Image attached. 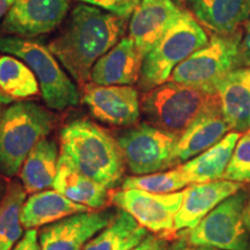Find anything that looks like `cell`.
<instances>
[{"instance_id": "39", "label": "cell", "mask_w": 250, "mask_h": 250, "mask_svg": "<svg viewBox=\"0 0 250 250\" xmlns=\"http://www.w3.org/2000/svg\"><path fill=\"white\" fill-rule=\"evenodd\" d=\"M1 112H2V110H1V103H0V115H1Z\"/></svg>"}, {"instance_id": "9", "label": "cell", "mask_w": 250, "mask_h": 250, "mask_svg": "<svg viewBox=\"0 0 250 250\" xmlns=\"http://www.w3.org/2000/svg\"><path fill=\"white\" fill-rule=\"evenodd\" d=\"M177 134L167 132L144 122L133 125L117 137L125 165L136 176L173 168Z\"/></svg>"}, {"instance_id": "8", "label": "cell", "mask_w": 250, "mask_h": 250, "mask_svg": "<svg viewBox=\"0 0 250 250\" xmlns=\"http://www.w3.org/2000/svg\"><path fill=\"white\" fill-rule=\"evenodd\" d=\"M249 189L242 188L190 230L188 242L192 247L220 250H250V235L243 223V208Z\"/></svg>"}, {"instance_id": "28", "label": "cell", "mask_w": 250, "mask_h": 250, "mask_svg": "<svg viewBox=\"0 0 250 250\" xmlns=\"http://www.w3.org/2000/svg\"><path fill=\"white\" fill-rule=\"evenodd\" d=\"M233 182L250 183V130L241 134L223 176Z\"/></svg>"}, {"instance_id": "6", "label": "cell", "mask_w": 250, "mask_h": 250, "mask_svg": "<svg viewBox=\"0 0 250 250\" xmlns=\"http://www.w3.org/2000/svg\"><path fill=\"white\" fill-rule=\"evenodd\" d=\"M0 52L21 59L39 81L43 101L51 110H65L80 102L78 87L58 64L49 48L33 39L0 36Z\"/></svg>"}, {"instance_id": "4", "label": "cell", "mask_w": 250, "mask_h": 250, "mask_svg": "<svg viewBox=\"0 0 250 250\" xmlns=\"http://www.w3.org/2000/svg\"><path fill=\"white\" fill-rule=\"evenodd\" d=\"M140 107L147 123L181 136L199 115L220 103L214 90L167 81L143 93Z\"/></svg>"}, {"instance_id": "23", "label": "cell", "mask_w": 250, "mask_h": 250, "mask_svg": "<svg viewBox=\"0 0 250 250\" xmlns=\"http://www.w3.org/2000/svg\"><path fill=\"white\" fill-rule=\"evenodd\" d=\"M58 158V146L55 140L44 138L36 144L19 171L27 193L33 195L54 186Z\"/></svg>"}, {"instance_id": "37", "label": "cell", "mask_w": 250, "mask_h": 250, "mask_svg": "<svg viewBox=\"0 0 250 250\" xmlns=\"http://www.w3.org/2000/svg\"><path fill=\"white\" fill-rule=\"evenodd\" d=\"M191 250H220V249H214V248H206V247H195V248H191Z\"/></svg>"}, {"instance_id": "13", "label": "cell", "mask_w": 250, "mask_h": 250, "mask_svg": "<svg viewBox=\"0 0 250 250\" xmlns=\"http://www.w3.org/2000/svg\"><path fill=\"white\" fill-rule=\"evenodd\" d=\"M83 103L96 120L114 126H133L142 115L139 93L132 86L88 83L83 87Z\"/></svg>"}, {"instance_id": "17", "label": "cell", "mask_w": 250, "mask_h": 250, "mask_svg": "<svg viewBox=\"0 0 250 250\" xmlns=\"http://www.w3.org/2000/svg\"><path fill=\"white\" fill-rule=\"evenodd\" d=\"M230 131L220 108L210 109L199 115L179 137L173 154V166L183 165L211 148Z\"/></svg>"}, {"instance_id": "38", "label": "cell", "mask_w": 250, "mask_h": 250, "mask_svg": "<svg viewBox=\"0 0 250 250\" xmlns=\"http://www.w3.org/2000/svg\"><path fill=\"white\" fill-rule=\"evenodd\" d=\"M175 250H191V248H179V249H175Z\"/></svg>"}, {"instance_id": "22", "label": "cell", "mask_w": 250, "mask_h": 250, "mask_svg": "<svg viewBox=\"0 0 250 250\" xmlns=\"http://www.w3.org/2000/svg\"><path fill=\"white\" fill-rule=\"evenodd\" d=\"M240 137L241 133L236 131L228 132L220 142L191 160L184 162L180 168L191 184L221 180Z\"/></svg>"}, {"instance_id": "36", "label": "cell", "mask_w": 250, "mask_h": 250, "mask_svg": "<svg viewBox=\"0 0 250 250\" xmlns=\"http://www.w3.org/2000/svg\"><path fill=\"white\" fill-rule=\"evenodd\" d=\"M12 102H13V99L8 98V96L5 95V94L1 92V89H0V103H1V104H9V103Z\"/></svg>"}, {"instance_id": "2", "label": "cell", "mask_w": 250, "mask_h": 250, "mask_svg": "<svg viewBox=\"0 0 250 250\" xmlns=\"http://www.w3.org/2000/svg\"><path fill=\"white\" fill-rule=\"evenodd\" d=\"M61 153L87 177L107 189L123 180L125 161L117 140L94 122L76 120L61 131Z\"/></svg>"}, {"instance_id": "11", "label": "cell", "mask_w": 250, "mask_h": 250, "mask_svg": "<svg viewBox=\"0 0 250 250\" xmlns=\"http://www.w3.org/2000/svg\"><path fill=\"white\" fill-rule=\"evenodd\" d=\"M118 210H92L44 226L39 232L40 250H83L86 243L115 220Z\"/></svg>"}, {"instance_id": "16", "label": "cell", "mask_w": 250, "mask_h": 250, "mask_svg": "<svg viewBox=\"0 0 250 250\" xmlns=\"http://www.w3.org/2000/svg\"><path fill=\"white\" fill-rule=\"evenodd\" d=\"M144 57L131 37H123L95 62L90 81L100 86H131L138 83Z\"/></svg>"}, {"instance_id": "14", "label": "cell", "mask_w": 250, "mask_h": 250, "mask_svg": "<svg viewBox=\"0 0 250 250\" xmlns=\"http://www.w3.org/2000/svg\"><path fill=\"white\" fill-rule=\"evenodd\" d=\"M182 9L174 0H140L131 15L129 37L144 57L175 22Z\"/></svg>"}, {"instance_id": "30", "label": "cell", "mask_w": 250, "mask_h": 250, "mask_svg": "<svg viewBox=\"0 0 250 250\" xmlns=\"http://www.w3.org/2000/svg\"><path fill=\"white\" fill-rule=\"evenodd\" d=\"M241 28L242 37L239 45V67L250 66V18Z\"/></svg>"}, {"instance_id": "5", "label": "cell", "mask_w": 250, "mask_h": 250, "mask_svg": "<svg viewBox=\"0 0 250 250\" xmlns=\"http://www.w3.org/2000/svg\"><path fill=\"white\" fill-rule=\"evenodd\" d=\"M208 36L190 11H182L169 29L144 56L139 88L143 93L167 83L173 71L197 50L208 43Z\"/></svg>"}, {"instance_id": "3", "label": "cell", "mask_w": 250, "mask_h": 250, "mask_svg": "<svg viewBox=\"0 0 250 250\" xmlns=\"http://www.w3.org/2000/svg\"><path fill=\"white\" fill-rule=\"evenodd\" d=\"M56 116L33 101L11 104L0 115V176L14 177L40 140L54 129Z\"/></svg>"}, {"instance_id": "29", "label": "cell", "mask_w": 250, "mask_h": 250, "mask_svg": "<svg viewBox=\"0 0 250 250\" xmlns=\"http://www.w3.org/2000/svg\"><path fill=\"white\" fill-rule=\"evenodd\" d=\"M83 4L101 8L117 17L129 19L139 2L136 0H78Z\"/></svg>"}, {"instance_id": "18", "label": "cell", "mask_w": 250, "mask_h": 250, "mask_svg": "<svg viewBox=\"0 0 250 250\" xmlns=\"http://www.w3.org/2000/svg\"><path fill=\"white\" fill-rule=\"evenodd\" d=\"M220 110L230 130H250V66L236 67L214 87Z\"/></svg>"}, {"instance_id": "15", "label": "cell", "mask_w": 250, "mask_h": 250, "mask_svg": "<svg viewBox=\"0 0 250 250\" xmlns=\"http://www.w3.org/2000/svg\"><path fill=\"white\" fill-rule=\"evenodd\" d=\"M242 188V183L227 180L195 183L186 188L182 205L175 217L174 230L192 229L220 203Z\"/></svg>"}, {"instance_id": "35", "label": "cell", "mask_w": 250, "mask_h": 250, "mask_svg": "<svg viewBox=\"0 0 250 250\" xmlns=\"http://www.w3.org/2000/svg\"><path fill=\"white\" fill-rule=\"evenodd\" d=\"M7 187H8V183H6L4 177L0 176V201H1L2 197L5 196L6 191H7Z\"/></svg>"}, {"instance_id": "19", "label": "cell", "mask_w": 250, "mask_h": 250, "mask_svg": "<svg viewBox=\"0 0 250 250\" xmlns=\"http://www.w3.org/2000/svg\"><path fill=\"white\" fill-rule=\"evenodd\" d=\"M202 26L217 35H230L250 18V0H187Z\"/></svg>"}, {"instance_id": "33", "label": "cell", "mask_w": 250, "mask_h": 250, "mask_svg": "<svg viewBox=\"0 0 250 250\" xmlns=\"http://www.w3.org/2000/svg\"><path fill=\"white\" fill-rule=\"evenodd\" d=\"M242 218H243V223H245V226H246L247 230H248V233L250 235V190H249L248 199H247L245 208H243Z\"/></svg>"}, {"instance_id": "7", "label": "cell", "mask_w": 250, "mask_h": 250, "mask_svg": "<svg viewBox=\"0 0 250 250\" xmlns=\"http://www.w3.org/2000/svg\"><path fill=\"white\" fill-rule=\"evenodd\" d=\"M241 37L242 28L230 35L214 34L208 44L176 66L168 81L214 90L219 81L239 67Z\"/></svg>"}, {"instance_id": "10", "label": "cell", "mask_w": 250, "mask_h": 250, "mask_svg": "<svg viewBox=\"0 0 250 250\" xmlns=\"http://www.w3.org/2000/svg\"><path fill=\"white\" fill-rule=\"evenodd\" d=\"M183 196V190L152 193L139 189H121L111 193L110 202L147 230L168 234L175 232V217L182 205Z\"/></svg>"}, {"instance_id": "12", "label": "cell", "mask_w": 250, "mask_h": 250, "mask_svg": "<svg viewBox=\"0 0 250 250\" xmlns=\"http://www.w3.org/2000/svg\"><path fill=\"white\" fill-rule=\"evenodd\" d=\"M71 0H17L0 24L5 35L24 39L48 34L62 22Z\"/></svg>"}, {"instance_id": "21", "label": "cell", "mask_w": 250, "mask_h": 250, "mask_svg": "<svg viewBox=\"0 0 250 250\" xmlns=\"http://www.w3.org/2000/svg\"><path fill=\"white\" fill-rule=\"evenodd\" d=\"M92 211L85 205L78 204L57 190H43L33 193L26 199L21 213V221L26 229L48 226L77 213Z\"/></svg>"}, {"instance_id": "34", "label": "cell", "mask_w": 250, "mask_h": 250, "mask_svg": "<svg viewBox=\"0 0 250 250\" xmlns=\"http://www.w3.org/2000/svg\"><path fill=\"white\" fill-rule=\"evenodd\" d=\"M17 0H0V19L5 18Z\"/></svg>"}, {"instance_id": "20", "label": "cell", "mask_w": 250, "mask_h": 250, "mask_svg": "<svg viewBox=\"0 0 250 250\" xmlns=\"http://www.w3.org/2000/svg\"><path fill=\"white\" fill-rule=\"evenodd\" d=\"M52 188L71 201L85 205L90 210H102L110 201L107 188L80 173L62 153L59 154L57 175Z\"/></svg>"}, {"instance_id": "40", "label": "cell", "mask_w": 250, "mask_h": 250, "mask_svg": "<svg viewBox=\"0 0 250 250\" xmlns=\"http://www.w3.org/2000/svg\"><path fill=\"white\" fill-rule=\"evenodd\" d=\"M136 1H137V2H140V0H136Z\"/></svg>"}, {"instance_id": "27", "label": "cell", "mask_w": 250, "mask_h": 250, "mask_svg": "<svg viewBox=\"0 0 250 250\" xmlns=\"http://www.w3.org/2000/svg\"><path fill=\"white\" fill-rule=\"evenodd\" d=\"M191 184L179 167L139 176H130L122 181V189H139L152 193H173Z\"/></svg>"}, {"instance_id": "26", "label": "cell", "mask_w": 250, "mask_h": 250, "mask_svg": "<svg viewBox=\"0 0 250 250\" xmlns=\"http://www.w3.org/2000/svg\"><path fill=\"white\" fill-rule=\"evenodd\" d=\"M0 89L13 100L37 95L40 85L34 72L14 56H0Z\"/></svg>"}, {"instance_id": "32", "label": "cell", "mask_w": 250, "mask_h": 250, "mask_svg": "<svg viewBox=\"0 0 250 250\" xmlns=\"http://www.w3.org/2000/svg\"><path fill=\"white\" fill-rule=\"evenodd\" d=\"M129 250H167V240L162 236L147 235L138 246Z\"/></svg>"}, {"instance_id": "31", "label": "cell", "mask_w": 250, "mask_h": 250, "mask_svg": "<svg viewBox=\"0 0 250 250\" xmlns=\"http://www.w3.org/2000/svg\"><path fill=\"white\" fill-rule=\"evenodd\" d=\"M12 250H40L39 230L36 228L27 229L22 239L17 243V246Z\"/></svg>"}, {"instance_id": "25", "label": "cell", "mask_w": 250, "mask_h": 250, "mask_svg": "<svg viewBox=\"0 0 250 250\" xmlns=\"http://www.w3.org/2000/svg\"><path fill=\"white\" fill-rule=\"evenodd\" d=\"M27 191L22 183L11 181L0 201V250H12L24 235L21 213Z\"/></svg>"}, {"instance_id": "1", "label": "cell", "mask_w": 250, "mask_h": 250, "mask_svg": "<svg viewBox=\"0 0 250 250\" xmlns=\"http://www.w3.org/2000/svg\"><path fill=\"white\" fill-rule=\"evenodd\" d=\"M127 19L80 4L48 48L78 83L86 85L95 62L123 39Z\"/></svg>"}, {"instance_id": "24", "label": "cell", "mask_w": 250, "mask_h": 250, "mask_svg": "<svg viewBox=\"0 0 250 250\" xmlns=\"http://www.w3.org/2000/svg\"><path fill=\"white\" fill-rule=\"evenodd\" d=\"M148 235L147 229L129 213L120 210L116 219L93 236L83 250H129Z\"/></svg>"}]
</instances>
